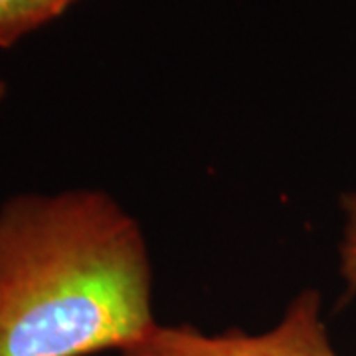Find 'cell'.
Wrapping results in <instances>:
<instances>
[{
	"label": "cell",
	"mask_w": 356,
	"mask_h": 356,
	"mask_svg": "<svg viewBox=\"0 0 356 356\" xmlns=\"http://www.w3.org/2000/svg\"><path fill=\"white\" fill-rule=\"evenodd\" d=\"M4 99H6V81H4V79H0V105H2Z\"/></svg>",
	"instance_id": "6"
},
{
	"label": "cell",
	"mask_w": 356,
	"mask_h": 356,
	"mask_svg": "<svg viewBox=\"0 0 356 356\" xmlns=\"http://www.w3.org/2000/svg\"><path fill=\"white\" fill-rule=\"evenodd\" d=\"M48 22L51 16L42 0H0V48H13Z\"/></svg>",
	"instance_id": "3"
},
{
	"label": "cell",
	"mask_w": 356,
	"mask_h": 356,
	"mask_svg": "<svg viewBox=\"0 0 356 356\" xmlns=\"http://www.w3.org/2000/svg\"><path fill=\"white\" fill-rule=\"evenodd\" d=\"M121 356H339L323 321V297L309 287L287 303L264 332H202L191 325L156 323Z\"/></svg>",
	"instance_id": "2"
},
{
	"label": "cell",
	"mask_w": 356,
	"mask_h": 356,
	"mask_svg": "<svg viewBox=\"0 0 356 356\" xmlns=\"http://www.w3.org/2000/svg\"><path fill=\"white\" fill-rule=\"evenodd\" d=\"M74 2H76V0H42L44 8H46L48 14L51 16V20H56L58 16H62Z\"/></svg>",
	"instance_id": "5"
},
{
	"label": "cell",
	"mask_w": 356,
	"mask_h": 356,
	"mask_svg": "<svg viewBox=\"0 0 356 356\" xmlns=\"http://www.w3.org/2000/svg\"><path fill=\"white\" fill-rule=\"evenodd\" d=\"M154 325L149 243L109 192L0 204V356L121 353Z\"/></svg>",
	"instance_id": "1"
},
{
	"label": "cell",
	"mask_w": 356,
	"mask_h": 356,
	"mask_svg": "<svg viewBox=\"0 0 356 356\" xmlns=\"http://www.w3.org/2000/svg\"><path fill=\"white\" fill-rule=\"evenodd\" d=\"M343 232L339 242V275L348 297L356 295V191L341 196Z\"/></svg>",
	"instance_id": "4"
}]
</instances>
